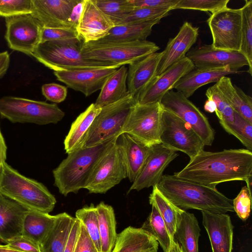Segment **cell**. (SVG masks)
Wrapping results in <instances>:
<instances>
[{
	"instance_id": "obj_56",
	"label": "cell",
	"mask_w": 252,
	"mask_h": 252,
	"mask_svg": "<svg viewBox=\"0 0 252 252\" xmlns=\"http://www.w3.org/2000/svg\"><path fill=\"white\" fill-rule=\"evenodd\" d=\"M204 110L209 113H212L216 111L217 107L215 102L211 98H207L204 105Z\"/></svg>"
},
{
	"instance_id": "obj_49",
	"label": "cell",
	"mask_w": 252,
	"mask_h": 252,
	"mask_svg": "<svg viewBox=\"0 0 252 252\" xmlns=\"http://www.w3.org/2000/svg\"><path fill=\"white\" fill-rule=\"evenodd\" d=\"M5 244L9 248L22 252H41L39 244L22 235L13 238Z\"/></svg>"
},
{
	"instance_id": "obj_36",
	"label": "cell",
	"mask_w": 252,
	"mask_h": 252,
	"mask_svg": "<svg viewBox=\"0 0 252 252\" xmlns=\"http://www.w3.org/2000/svg\"><path fill=\"white\" fill-rule=\"evenodd\" d=\"M149 203L158 209L171 238L175 240L174 234L180 208L172 203L156 186L153 187L152 192L149 196Z\"/></svg>"
},
{
	"instance_id": "obj_27",
	"label": "cell",
	"mask_w": 252,
	"mask_h": 252,
	"mask_svg": "<svg viewBox=\"0 0 252 252\" xmlns=\"http://www.w3.org/2000/svg\"><path fill=\"white\" fill-rule=\"evenodd\" d=\"M238 72L231 70L229 66L211 69L194 68L182 77L173 89L188 98L202 86L217 82L223 76Z\"/></svg>"
},
{
	"instance_id": "obj_7",
	"label": "cell",
	"mask_w": 252,
	"mask_h": 252,
	"mask_svg": "<svg viewBox=\"0 0 252 252\" xmlns=\"http://www.w3.org/2000/svg\"><path fill=\"white\" fill-rule=\"evenodd\" d=\"M136 102L135 98L129 94L102 107L84 136L80 148L92 147L118 138Z\"/></svg>"
},
{
	"instance_id": "obj_10",
	"label": "cell",
	"mask_w": 252,
	"mask_h": 252,
	"mask_svg": "<svg viewBox=\"0 0 252 252\" xmlns=\"http://www.w3.org/2000/svg\"><path fill=\"white\" fill-rule=\"evenodd\" d=\"M117 139L113 141L93 168L84 187L90 193H105L127 177Z\"/></svg>"
},
{
	"instance_id": "obj_54",
	"label": "cell",
	"mask_w": 252,
	"mask_h": 252,
	"mask_svg": "<svg viewBox=\"0 0 252 252\" xmlns=\"http://www.w3.org/2000/svg\"><path fill=\"white\" fill-rule=\"evenodd\" d=\"M10 56L7 51L0 53V78L6 73L10 64Z\"/></svg>"
},
{
	"instance_id": "obj_5",
	"label": "cell",
	"mask_w": 252,
	"mask_h": 252,
	"mask_svg": "<svg viewBox=\"0 0 252 252\" xmlns=\"http://www.w3.org/2000/svg\"><path fill=\"white\" fill-rule=\"evenodd\" d=\"M80 38L41 42L32 56L48 68L56 71H73L113 66L84 58L81 54Z\"/></svg>"
},
{
	"instance_id": "obj_21",
	"label": "cell",
	"mask_w": 252,
	"mask_h": 252,
	"mask_svg": "<svg viewBox=\"0 0 252 252\" xmlns=\"http://www.w3.org/2000/svg\"><path fill=\"white\" fill-rule=\"evenodd\" d=\"M202 224L208 235L213 252H232L233 226L226 213L202 211Z\"/></svg>"
},
{
	"instance_id": "obj_57",
	"label": "cell",
	"mask_w": 252,
	"mask_h": 252,
	"mask_svg": "<svg viewBox=\"0 0 252 252\" xmlns=\"http://www.w3.org/2000/svg\"><path fill=\"white\" fill-rule=\"evenodd\" d=\"M168 252H183V251L178 242L174 240Z\"/></svg>"
},
{
	"instance_id": "obj_28",
	"label": "cell",
	"mask_w": 252,
	"mask_h": 252,
	"mask_svg": "<svg viewBox=\"0 0 252 252\" xmlns=\"http://www.w3.org/2000/svg\"><path fill=\"white\" fill-rule=\"evenodd\" d=\"M201 229L194 214L180 208L174 234L183 252H199Z\"/></svg>"
},
{
	"instance_id": "obj_40",
	"label": "cell",
	"mask_w": 252,
	"mask_h": 252,
	"mask_svg": "<svg viewBox=\"0 0 252 252\" xmlns=\"http://www.w3.org/2000/svg\"><path fill=\"white\" fill-rule=\"evenodd\" d=\"M84 226L98 252H101L96 209L93 204L78 209L75 217Z\"/></svg>"
},
{
	"instance_id": "obj_12",
	"label": "cell",
	"mask_w": 252,
	"mask_h": 252,
	"mask_svg": "<svg viewBox=\"0 0 252 252\" xmlns=\"http://www.w3.org/2000/svg\"><path fill=\"white\" fill-rule=\"evenodd\" d=\"M159 103L165 110L178 116L189 125L205 146H211L215 130L206 116L181 93L172 90L167 92Z\"/></svg>"
},
{
	"instance_id": "obj_16",
	"label": "cell",
	"mask_w": 252,
	"mask_h": 252,
	"mask_svg": "<svg viewBox=\"0 0 252 252\" xmlns=\"http://www.w3.org/2000/svg\"><path fill=\"white\" fill-rule=\"evenodd\" d=\"M194 68L192 62L186 56L156 76L137 96L136 102L141 104L159 102L164 94L173 89L182 77Z\"/></svg>"
},
{
	"instance_id": "obj_50",
	"label": "cell",
	"mask_w": 252,
	"mask_h": 252,
	"mask_svg": "<svg viewBox=\"0 0 252 252\" xmlns=\"http://www.w3.org/2000/svg\"><path fill=\"white\" fill-rule=\"evenodd\" d=\"M73 252H98L85 228L81 222Z\"/></svg>"
},
{
	"instance_id": "obj_37",
	"label": "cell",
	"mask_w": 252,
	"mask_h": 252,
	"mask_svg": "<svg viewBox=\"0 0 252 252\" xmlns=\"http://www.w3.org/2000/svg\"><path fill=\"white\" fill-rule=\"evenodd\" d=\"M141 228L150 233L158 241L163 252H168L172 242L165 223L156 207L152 205V210Z\"/></svg>"
},
{
	"instance_id": "obj_14",
	"label": "cell",
	"mask_w": 252,
	"mask_h": 252,
	"mask_svg": "<svg viewBox=\"0 0 252 252\" xmlns=\"http://www.w3.org/2000/svg\"><path fill=\"white\" fill-rule=\"evenodd\" d=\"M5 38L9 48L32 56L41 42L43 26L31 14L5 18Z\"/></svg>"
},
{
	"instance_id": "obj_34",
	"label": "cell",
	"mask_w": 252,
	"mask_h": 252,
	"mask_svg": "<svg viewBox=\"0 0 252 252\" xmlns=\"http://www.w3.org/2000/svg\"><path fill=\"white\" fill-rule=\"evenodd\" d=\"M101 252H111L116 242V221L113 208L103 202L96 206Z\"/></svg>"
},
{
	"instance_id": "obj_8",
	"label": "cell",
	"mask_w": 252,
	"mask_h": 252,
	"mask_svg": "<svg viewBox=\"0 0 252 252\" xmlns=\"http://www.w3.org/2000/svg\"><path fill=\"white\" fill-rule=\"evenodd\" d=\"M0 115L13 123L57 124L65 115L55 103L6 96L0 98Z\"/></svg>"
},
{
	"instance_id": "obj_18",
	"label": "cell",
	"mask_w": 252,
	"mask_h": 252,
	"mask_svg": "<svg viewBox=\"0 0 252 252\" xmlns=\"http://www.w3.org/2000/svg\"><path fill=\"white\" fill-rule=\"evenodd\" d=\"M113 66L73 71H56L57 79L88 96L100 90L108 78L119 68Z\"/></svg>"
},
{
	"instance_id": "obj_19",
	"label": "cell",
	"mask_w": 252,
	"mask_h": 252,
	"mask_svg": "<svg viewBox=\"0 0 252 252\" xmlns=\"http://www.w3.org/2000/svg\"><path fill=\"white\" fill-rule=\"evenodd\" d=\"M80 0H32L31 15L43 27L74 29L69 19Z\"/></svg>"
},
{
	"instance_id": "obj_59",
	"label": "cell",
	"mask_w": 252,
	"mask_h": 252,
	"mask_svg": "<svg viewBox=\"0 0 252 252\" xmlns=\"http://www.w3.org/2000/svg\"><path fill=\"white\" fill-rule=\"evenodd\" d=\"M6 247L7 248V249L9 251V252H20V251H16V250L10 249L8 247H7V246H6Z\"/></svg>"
},
{
	"instance_id": "obj_11",
	"label": "cell",
	"mask_w": 252,
	"mask_h": 252,
	"mask_svg": "<svg viewBox=\"0 0 252 252\" xmlns=\"http://www.w3.org/2000/svg\"><path fill=\"white\" fill-rule=\"evenodd\" d=\"M160 143L180 151L192 158L204 150V143L191 127L171 112L163 109L162 115Z\"/></svg>"
},
{
	"instance_id": "obj_17",
	"label": "cell",
	"mask_w": 252,
	"mask_h": 252,
	"mask_svg": "<svg viewBox=\"0 0 252 252\" xmlns=\"http://www.w3.org/2000/svg\"><path fill=\"white\" fill-rule=\"evenodd\" d=\"M178 156L177 152L161 143L153 146L141 172L132 183L128 192L157 185L163 175L165 169Z\"/></svg>"
},
{
	"instance_id": "obj_47",
	"label": "cell",
	"mask_w": 252,
	"mask_h": 252,
	"mask_svg": "<svg viewBox=\"0 0 252 252\" xmlns=\"http://www.w3.org/2000/svg\"><path fill=\"white\" fill-rule=\"evenodd\" d=\"M80 38L76 29L64 28H42L41 42L47 41Z\"/></svg>"
},
{
	"instance_id": "obj_6",
	"label": "cell",
	"mask_w": 252,
	"mask_h": 252,
	"mask_svg": "<svg viewBox=\"0 0 252 252\" xmlns=\"http://www.w3.org/2000/svg\"><path fill=\"white\" fill-rule=\"evenodd\" d=\"M159 47L154 42L136 41L127 42H82L81 54L86 60L111 66L129 64L151 54Z\"/></svg>"
},
{
	"instance_id": "obj_41",
	"label": "cell",
	"mask_w": 252,
	"mask_h": 252,
	"mask_svg": "<svg viewBox=\"0 0 252 252\" xmlns=\"http://www.w3.org/2000/svg\"><path fill=\"white\" fill-rule=\"evenodd\" d=\"M98 7L116 26L133 9L130 0H94Z\"/></svg>"
},
{
	"instance_id": "obj_44",
	"label": "cell",
	"mask_w": 252,
	"mask_h": 252,
	"mask_svg": "<svg viewBox=\"0 0 252 252\" xmlns=\"http://www.w3.org/2000/svg\"><path fill=\"white\" fill-rule=\"evenodd\" d=\"M207 98L212 99L216 103L217 110L215 113L219 121L232 122L234 121V111L215 84L208 88L206 92Z\"/></svg>"
},
{
	"instance_id": "obj_48",
	"label": "cell",
	"mask_w": 252,
	"mask_h": 252,
	"mask_svg": "<svg viewBox=\"0 0 252 252\" xmlns=\"http://www.w3.org/2000/svg\"><path fill=\"white\" fill-rule=\"evenodd\" d=\"M41 92L48 100L55 103L63 101L67 94L66 87L55 83L44 84L41 87Z\"/></svg>"
},
{
	"instance_id": "obj_53",
	"label": "cell",
	"mask_w": 252,
	"mask_h": 252,
	"mask_svg": "<svg viewBox=\"0 0 252 252\" xmlns=\"http://www.w3.org/2000/svg\"><path fill=\"white\" fill-rule=\"evenodd\" d=\"M85 0H80L75 5L71 12L69 21L72 27L76 29L81 17Z\"/></svg>"
},
{
	"instance_id": "obj_52",
	"label": "cell",
	"mask_w": 252,
	"mask_h": 252,
	"mask_svg": "<svg viewBox=\"0 0 252 252\" xmlns=\"http://www.w3.org/2000/svg\"><path fill=\"white\" fill-rule=\"evenodd\" d=\"M80 222L75 218L63 252H73L75 242L79 234Z\"/></svg>"
},
{
	"instance_id": "obj_29",
	"label": "cell",
	"mask_w": 252,
	"mask_h": 252,
	"mask_svg": "<svg viewBox=\"0 0 252 252\" xmlns=\"http://www.w3.org/2000/svg\"><path fill=\"white\" fill-rule=\"evenodd\" d=\"M75 220L65 212L56 215L53 226L39 244L41 252H63Z\"/></svg>"
},
{
	"instance_id": "obj_32",
	"label": "cell",
	"mask_w": 252,
	"mask_h": 252,
	"mask_svg": "<svg viewBox=\"0 0 252 252\" xmlns=\"http://www.w3.org/2000/svg\"><path fill=\"white\" fill-rule=\"evenodd\" d=\"M160 19L145 22L115 26L103 38L102 42H127L146 40L151 34L152 28L158 24Z\"/></svg>"
},
{
	"instance_id": "obj_23",
	"label": "cell",
	"mask_w": 252,
	"mask_h": 252,
	"mask_svg": "<svg viewBox=\"0 0 252 252\" xmlns=\"http://www.w3.org/2000/svg\"><path fill=\"white\" fill-rule=\"evenodd\" d=\"M162 54V51L157 52L128 64L127 90L135 99L157 75Z\"/></svg>"
},
{
	"instance_id": "obj_26",
	"label": "cell",
	"mask_w": 252,
	"mask_h": 252,
	"mask_svg": "<svg viewBox=\"0 0 252 252\" xmlns=\"http://www.w3.org/2000/svg\"><path fill=\"white\" fill-rule=\"evenodd\" d=\"M158 241L148 231L128 226L118 234L111 252H158Z\"/></svg>"
},
{
	"instance_id": "obj_25",
	"label": "cell",
	"mask_w": 252,
	"mask_h": 252,
	"mask_svg": "<svg viewBox=\"0 0 252 252\" xmlns=\"http://www.w3.org/2000/svg\"><path fill=\"white\" fill-rule=\"evenodd\" d=\"M30 210L0 194V240L5 243L22 235L24 217Z\"/></svg>"
},
{
	"instance_id": "obj_58",
	"label": "cell",
	"mask_w": 252,
	"mask_h": 252,
	"mask_svg": "<svg viewBox=\"0 0 252 252\" xmlns=\"http://www.w3.org/2000/svg\"><path fill=\"white\" fill-rule=\"evenodd\" d=\"M0 252H9L5 245L0 244Z\"/></svg>"
},
{
	"instance_id": "obj_1",
	"label": "cell",
	"mask_w": 252,
	"mask_h": 252,
	"mask_svg": "<svg viewBox=\"0 0 252 252\" xmlns=\"http://www.w3.org/2000/svg\"><path fill=\"white\" fill-rule=\"evenodd\" d=\"M174 175L214 188L223 182H246L252 177V152L247 149L203 150Z\"/></svg>"
},
{
	"instance_id": "obj_51",
	"label": "cell",
	"mask_w": 252,
	"mask_h": 252,
	"mask_svg": "<svg viewBox=\"0 0 252 252\" xmlns=\"http://www.w3.org/2000/svg\"><path fill=\"white\" fill-rule=\"evenodd\" d=\"M134 7L172 8L179 0H130Z\"/></svg>"
},
{
	"instance_id": "obj_33",
	"label": "cell",
	"mask_w": 252,
	"mask_h": 252,
	"mask_svg": "<svg viewBox=\"0 0 252 252\" xmlns=\"http://www.w3.org/2000/svg\"><path fill=\"white\" fill-rule=\"evenodd\" d=\"M101 108L92 103L72 123L64 140V149L67 154L79 148L83 139Z\"/></svg>"
},
{
	"instance_id": "obj_39",
	"label": "cell",
	"mask_w": 252,
	"mask_h": 252,
	"mask_svg": "<svg viewBox=\"0 0 252 252\" xmlns=\"http://www.w3.org/2000/svg\"><path fill=\"white\" fill-rule=\"evenodd\" d=\"M219 122L225 131L236 137L247 149L252 151V124L235 112L233 122Z\"/></svg>"
},
{
	"instance_id": "obj_3",
	"label": "cell",
	"mask_w": 252,
	"mask_h": 252,
	"mask_svg": "<svg viewBox=\"0 0 252 252\" xmlns=\"http://www.w3.org/2000/svg\"><path fill=\"white\" fill-rule=\"evenodd\" d=\"M0 194L29 210L46 213L57 202L43 184L22 175L6 162L0 170Z\"/></svg>"
},
{
	"instance_id": "obj_35",
	"label": "cell",
	"mask_w": 252,
	"mask_h": 252,
	"mask_svg": "<svg viewBox=\"0 0 252 252\" xmlns=\"http://www.w3.org/2000/svg\"><path fill=\"white\" fill-rule=\"evenodd\" d=\"M55 219L56 215L30 210L24 217L22 235L40 244L53 226Z\"/></svg>"
},
{
	"instance_id": "obj_42",
	"label": "cell",
	"mask_w": 252,
	"mask_h": 252,
	"mask_svg": "<svg viewBox=\"0 0 252 252\" xmlns=\"http://www.w3.org/2000/svg\"><path fill=\"white\" fill-rule=\"evenodd\" d=\"M171 10L170 8L134 7L129 14L116 26L161 20L168 16Z\"/></svg>"
},
{
	"instance_id": "obj_20",
	"label": "cell",
	"mask_w": 252,
	"mask_h": 252,
	"mask_svg": "<svg viewBox=\"0 0 252 252\" xmlns=\"http://www.w3.org/2000/svg\"><path fill=\"white\" fill-rule=\"evenodd\" d=\"M115 26L111 19L96 5L94 0H85L76 28L83 42L96 41L105 36Z\"/></svg>"
},
{
	"instance_id": "obj_24",
	"label": "cell",
	"mask_w": 252,
	"mask_h": 252,
	"mask_svg": "<svg viewBox=\"0 0 252 252\" xmlns=\"http://www.w3.org/2000/svg\"><path fill=\"white\" fill-rule=\"evenodd\" d=\"M126 172L133 183L141 172L152 150L127 133L120 135L117 141Z\"/></svg>"
},
{
	"instance_id": "obj_31",
	"label": "cell",
	"mask_w": 252,
	"mask_h": 252,
	"mask_svg": "<svg viewBox=\"0 0 252 252\" xmlns=\"http://www.w3.org/2000/svg\"><path fill=\"white\" fill-rule=\"evenodd\" d=\"M234 112L252 124V98L233 85L229 77L223 76L215 83Z\"/></svg>"
},
{
	"instance_id": "obj_43",
	"label": "cell",
	"mask_w": 252,
	"mask_h": 252,
	"mask_svg": "<svg viewBox=\"0 0 252 252\" xmlns=\"http://www.w3.org/2000/svg\"><path fill=\"white\" fill-rule=\"evenodd\" d=\"M229 0H179L174 9L197 10L213 13L227 7Z\"/></svg>"
},
{
	"instance_id": "obj_15",
	"label": "cell",
	"mask_w": 252,
	"mask_h": 252,
	"mask_svg": "<svg viewBox=\"0 0 252 252\" xmlns=\"http://www.w3.org/2000/svg\"><path fill=\"white\" fill-rule=\"evenodd\" d=\"M186 56L196 68L211 69L229 66L231 70L238 72L239 69L247 65L248 72L252 75L248 61L239 51L218 49L211 44H203L190 49Z\"/></svg>"
},
{
	"instance_id": "obj_9",
	"label": "cell",
	"mask_w": 252,
	"mask_h": 252,
	"mask_svg": "<svg viewBox=\"0 0 252 252\" xmlns=\"http://www.w3.org/2000/svg\"><path fill=\"white\" fill-rule=\"evenodd\" d=\"M163 111L159 102L146 104L136 102L127 118L121 134L127 133L149 147L160 143Z\"/></svg>"
},
{
	"instance_id": "obj_45",
	"label": "cell",
	"mask_w": 252,
	"mask_h": 252,
	"mask_svg": "<svg viewBox=\"0 0 252 252\" xmlns=\"http://www.w3.org/2000/svg\"><path fill=\"white\" fill-rule=\"evenodd\" d=\"M32 0H0V16L5 18L30 14Z\"/></svg>"
},
{
	"instance_id": "obj_55",
	"label": "cell",
	"mask_w": 252,
	"mask_h": 252,
	"mask_svg": "<svg viewBox=\"0 0 252 252\" xmlns=\"http://www.w3.org/2000/svg\"><path fill=\"white\" fill-rule=\"evenodd\" d=\"M6 151L7 147L0 129V170L2 165L5 162Z\"/></svg>"
},
{
	"instance_id": "obj_30",
	"label": "cell",
	"mask_w": 252,
	"mask_h": 252,
	"mask_svg": "<svg viewBox=\"0 0 252 252\" xmlns=\"http://www.w3.org/2000/svg\"><path fill=\"white\" fill-rule=\"evenodd\" d=\"M127 67L122 65L107 80L94 103L97 108L115 103L130 94L127 87Z\"/></svg>"
},
{
	"instance_id": "obj_38",
	"label": "cell",
	"mask_w": 252,
	"mask_h": 252,
	"mask_svg": "<svg viewBox=\"0 0 252 252\" xmlns=\"http://www.w3.org/2000/svg\"><path fill=\"white\" fill-rule=\"evenodd\" d=\"M240 9L242 21L239 52L247 58L252 71V0H246Z\"/></svg>"
},
{
	"instance_id": "obj_2",
	"label": "cell",
	"mask_w": 252,
	"mask_h": 252,
	"mask_svg": "<svg viewBox=\"0 0 252 252\" xmlns=\"http://www.w3.org/2000/svg\"><path fill=\"white\" fill-rule=\"evenodd\" d=\"M156 186L172 203L184 210L195 209L219 213L234 212L232 199L217 188L179 178L174 175H163Z\"/></svg>"
},
{
	"instance_id": "obj_4",
	"label": "cell",
	"mask_w": 252,
	"mask_h": 252,
	"mask_svg": "<svg viewBox=\"0 0 252 252\" xmlns=\"http://www.w3.org/2000/svg\"><path fill=\"white\" fill-rule=\"evenodd\" d=\"M115 139L92 147H80L68 154L53 170L54 186L59 192L66 196L84 189L94 164Z\"/></svg>"
},
{
	"instance_id": "obj_46",
	"label": "cell",
	"mask_w": 252,
	"mask_h": 252,
	"mask_svg": "<svg viewBox=\"0 0 252 252\" xmlns=\"http://www.w3.org/2000/svg\"><path fill=\"white\" fill-rule=\"evenodd\" d=\"M233 200L234 211L242 220L246 221L250 217L251 205V190L247 186L243 187Z\"/></svg>"
},
{
	"instance_id": "obj_13",
	"label": "cell",
	"mask_w": 252,
	"mask_h": 252,
	"mask_svg": "<svg viewBox=\"0 0 252 252\" xmlns=\"http://www.w3.org/2000/svg\"><path fill=\"white\" fill-rule=\"evenodd\" d=\"M241 9L228 7L212 13L207 20L216 49L239 51L241 33Z\"/></svg>"
},
{
	"instance_id": "obj_22",
	"label": "cell",
	"mask_w": 252,
	"mask_h": 252,
	"mask_svg": "<svg viewBox=\"0 0 252 252\" xmlns=\"http://www.w3.org/2000/svg\"><path fill=\"white\" fill-rule=\"evenodd\" d=\"M198 35V28L193 26L189 22H184L177 34L169 39L162 51L157 75H160L169 66L184 58L196 42Z\"/></svg>"
}]
</instances>
